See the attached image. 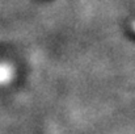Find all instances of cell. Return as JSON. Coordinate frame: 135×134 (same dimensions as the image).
Wrapping results in <instances>:
<instances>
[{
    "label": "cell",
    "instance_id": "7a4b0ae2",
    "mask_svg": "<svg viewBox=\"0 0 135 134\" xmlns=\"http://www.w3.org/2000/svg\"><path fill=\"white\" fill-rule=\"evenodd\" d=\"M131 28H133V30H134V32H135V21H134V22H133V25H131Z\"/></svg>",
    "mask_w": 135,
    "mask_h": 134
},
{
    "label": "cell",
    "instance_id": "6da1fadb",
    "mask_svg": "<svg viewBox=\"0 0 135 134\" xmlns=\"http://www.w3.org/2000/svg\"><path fill=\"white\" fill-rule=\"evenodd\" d=\"M11 76H12V70L8 66H0V83L9 80Z\"/></svg>",
    "mask_w": 135,
    "mask_h": 134
}]
</instances>
